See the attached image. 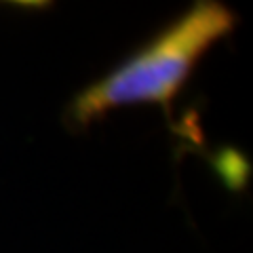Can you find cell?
<instances>
[{"instance_id": "obj_1", "label": "cell", "mask_w": 253, "mask_h": 253, "mask_svg": "<svg viewBox=\"0 0 253 253\" xmlns=\"http://www.w3.org/2000/svg\"><path fill=\"white\" fill-rule=\"evenodd\" d=\"M239 17L224 2L199 0L108 74L81 89L68 106V123L86 129L126 106L154 104L171 110L201 59L230 36Z\"/></svg>"}, {"instance_id": "obj_2", "label": "cell", "mask_w": 253, "mask_h": 253, "mask_svg": "<svg viewBox=\"0 0 253 253\" xmlns=\"http://www.w3.org/2000/svg\"><path fill=\"white\" fill-rule=\"evenodd\" d=\"M215 169L219 173V177L224 179V184L230 190H241L247 184L249 165L245 161V156L234 152V150H224V152L215 158Z\"/></svg>"}]
</instances>
